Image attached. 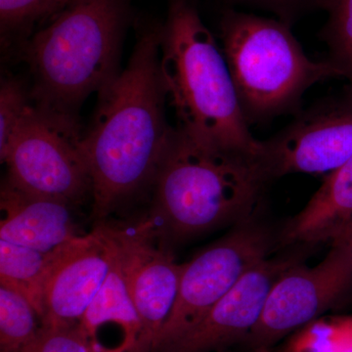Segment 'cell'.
<instances>
[{"label": "cell", "mask_w": 352, "mask_h": 352, "mask_svg": "<svg viewBox=\"0 0 352 352\" xmlns=\"http://www.w3.org/2000/svg\"><path fill=\"white\" fill-rule=\"evenodd\" d=\"M0 240L44 252L75 239L69 204L25 193L6 182L0 196Z\"/></svg>", "instance_id": "cell-14"}, {"label": "cell", "mask_w": 352, "mask_h": 352, "mask_svg": "<svg viewBox=\"0 0 352 352\" xmlns=\"http://www.w3.org/2000/svg\"><path fill=\"white\" fill-rule=\"evenodd\" d=\"M127 231H120L119 249L100 291L78 325L99 352H139L142 326L132 300L126 271Z\"/></svg>", "instance_id": "cell-13"}, {"label": "cell", "mask_w": 352, "mask_h": 352, "mask_svg": "<svg viewBox=\"0 0 352 352\" xmlns=\"http://www.w3.org/2000/svg\"><path fill=\"white\" fill-rule=\"evenodd\" d=\"M335 241L346 245L352 256V219L349 220L344 230L340 232V235L333 242H335Z\"/></svg>", "instance_id": "cell-24"}, {"label": "cell", "mask_w": 352, "mask_h": 352, "mask_svg": "<svg viewBox=\"0 0 352 352\" xmlns=\"http://www.w3.org/2000/svg\"><path fill=\"white\" fill-rule=\"evenodd\" d=\"M18 352H99L80 325L41 326L32 342Z\"/></svg>", "instance_id": "cell-22"}, {"label": "cell", "mask_w": 352, "mask_h": 352, "mask_svg": "<svg viewBox=\"0 0 352 352\" xmlns=\"http://www.w3.org/2000/svg\"><path fill=\"white\" fill-rule=\"evenodd\" d=\"M120 239V229L98 226L57 252L44 288L41 326L80 323L110 272Z\"/></svg>", "instance_id": "cell-10"}, {"label": "cell", "mask_w": 352, "mask_h": 352, "mask_svg": "<svg viewBox=\"0 0 352 352\" xmlns=\"http://www.w3.org/2000/svg\"><path fill=\"white\" fill-rule=\"evenodd\" d=\"M270 248L263 229L245 224L183 264L177 298L154 352L170 346L198 324L248 271L267 258Z\"/></svg>", "instance_id": "cell-7"}, {"label": "cell", "mask_w": 352, "mask_h": 352, "mask_svg": "<svg viewBox=\"0 0 352 352\" xmlns=\"http://www.w3.org/2000/svg\"><path fill=\"white\" fill-rule=\"evenodd\" d=\"M58 251L44 252L0 240V286L24 296L41 320L44 288Z\"/></svg>", "instance_id": "cell-16"}, {"label": "cell", "mask_w": 352, "mask_h": 352, "mask_svg": "<svg viewBox=\"0 0 352 352\" xmlns=\"http://www.w3.org/2000/svg\"><path fill=\"white\" fill-rule=\"evenodd\" d=\"M129 21L126 0H72L25 46L34 76L32 99L73 113L117 75Z\"/></svg>", "instance_id": "cell-4"}, {"label": "cell", "mask_w": 352, "mask_h": 352, "mask_svg": "<svg viewBox=\"0 0 352 352\" xmlns=\"http://www.w3.org/2000/svg\"><path fill=\"white\" fill-rule=\"evenodd\" d=\"M154 180L155 217L179 237L245 219L270 182L258 157L220 149L178 129Z\"/></svg>", "instance_id": "cell-3"}, {"label": "cell", "mask_w": 352, "mask_h": 352, "mask_svg": "<svg viewBox=\"0 0 352 352\" xmlns=\"http://www.w3.org/2000/svg\"><path fill=\"white\" fill-rule=\"evenodd\" d=\"M325 11L328 17L320 36L328 46V60L352 87V0H328Z\"/></svg>", "instance_id": "cell-19"}, {"label": "cell", "mask_w": 352, "mask_h": 352, "mask_svg": "<svg viewBox=\"0 0 352 352\" xmlns=\"http://www.w3.org/2000/svg\"><path fill=\"white\" fill-rule=\"evenodd\" d=\"M220 47L248 124H261L300 111L303 95L316 83L344 78L332 62L307 56L276 19L226 8L219 23Z\"/></svg>", "instance_id": "cell-5"}, {"label": "cell", "mask_w": 352, "mask_h": 352, "mask_svg": "<svg viewBox=\"0 0 352 352\" xmlns=\"http://www.w3.org/2000/svg\"><path fill=\"white\" fill-rule=\"evenodd\" d=\"M294 258H268L241 278L207 315L160 352H208L245 339L261 317L268 294Z\"/></svg>", "instance_id": "cell-11"}, {"label": "cell", "mask_w": 352, "mask_h": 352, "mask_svg": "<svg viewBox=\"0 0 352 352\" xmlns=\"http://www.w3.org/2000/svg\"><path fill=\"white\" fill-rule=\"evenodd\" d=\"M161 31L162 24L145 25L126 69L98 92L83 138L97 217L155 179L170 144L175 129L166 117Z\"/></svg>", "instance_id": "cell-1"}, {"label": "cell", "mask_w": 352, "mask_h": 352, "mask_svg": "<svg viewBox=\"0 0 352 352\" xmlns=\"http://www.w3.org/2000/svg\"><path fill=\"white\" fill-rule=\"evenodd\" d=\"M64 1H65V6H67V4H68L69 2H71L72 0H64Z\"/></svg>", "instance_id": "cell-25"}, {"label": "cell", "mask_w": 352, "mask_h": 352, "mask_svg": "<svg viewBox=\"0 0 352 352\" xmlns=\"http://www.w3.org/2000/svg\"><path fill=\"white\" fill-rule=\"evenodd\" d=\"M32 94L15 78L0 87V153L3 152L34 106Z\"/></svg>", "instance_id": "cell-21"}, {"label": "cell", "mask_w": 352, "mask_h": 352, "mask_svg": "<svg viewBox=\"0 0 352 352\" xmlns=\"http://www.w3.org/2000/svg\"><path fill=\"white\" fill-rule=\"evenodd\" d=\"M36 318L41 317L24 296L0 286L1 352H18L32 342L41 328Z\"/></svg>", "instance_id": "cell-17"}, {"label": "cell", "mask_w": 352, "mask_h": 352, "mask_svg": "<svg viewBox=\"0 0 352 352\" xmlns=\"http://www.w3.org/2000/svg\"><path fill=\"white\" fill-rule=\"evenodd\" d=\"M161 72L176 129L220 149L258 157L221 47L192 0H170L162 24Z\"/></svg>", "instance_id": "cell-2"}, {"label": "cell", "mask_w": 352, "mask_h": 352, "mask_svg": "<svg viewBox=\"0 0 352 352\" xmlns=\"http://www.w3.org/2000/svg\"><path fill=\"white\" fill-rule=\"evenodd\" d=\"M332 243L320 263L314 267L293 264L278 278L258 321L245 338L254 351H270L289 333L321 317L351 288V252L342 243Z\"/></svg>", "instance_id": "cell-8"}, {"label": "cell", "mask_w": 352, "mask_h": 352, "mask_svg": "<svg viewBox=\"0 0 352 352\" xmlns=\"http://www.w3.org/2000/svg\"><path fill=\"white\" fill-rule=\"evenodd\" d=\"M352 157V87L300 110L282 131L261 140L270 180L291 173L327 175Z\"/></svg>", "instance_id": "cell-9"}, {"label": "cell", "mask_w": 352, "mask_h": 352, "mask_svg": "<svg viewBox=\"0 0 352 352\" xmlns=\"http://www.w3.org/2000/svg\"><path fill=\"white\" fill-rule=\"evenodd\" d=\"M64 7V0H0L2 34L27 32L38 21L53 17Z\"/></svg>", "instance_id": "cell-20"}, {"label": "cell", "mask_w": 352, "mask_h": 352, "mask_svg": "<svg viewBox=\"0 0 352 352\" xmlns=\"http://www.w3.org/2000/svg\"><path fill=\"white\" fill-rule=\"evenodd\" d=\"M284 352H352V317H319L294 333Z\"/></svg>", "instance_id": "cell-18"}, {"label": "cell", "mask_w": 352, "mask_h": 352, "mask_svg": "<svg viewBox=\"0 0 352 352\" xmlns=\"http://www.w3.org/2000/svg\"><path fill=\"white\" fill-rule=\"evenodd\" d=\"M83 138L73 113L34 101L0 153L8 168L7 182L25 193L69 205L80 200L92 190Z\"/></svg>", "instance_id": "cell-6"}, {"label": "cell", "mask_w": 352, "mask_h": 352, "mask_svg": "<svg viewBox=\"0 0 352 352\" xmlns=\"http://www.w3.org/2000/svg\"><path fill=\"white\" fill-rule=\"evenodd\" d=\"M150 220L127 230L126 271L141 326L139 352H154L157 337L175 307L183 264L152 244Z\"/></svg>", "instance_id": "cell-12"}, {"label": "cell", "mask_w": 352, "mask_h": 352, "mask_svg": "<svg viewBox=\"0 0 352 352\" xmlns=\"http://www.w3.org/2000/svg\"><path fill=\"white\" fill-rule=\"evenodd\" d=\"M227 8H249L266 11L274 18L293 25L302 16L316 10H325L328 0H222Z\"/></svg>", "instance_id": "cell-23"}, {"label": "cell", "mask_w": 352, "mask_h": 352, "mask_svg": "<svg viewBox=\"0 0 352 352\" xmlns=\"http://www.w3.org/2000/svg\"><path fill=\"white\" fill-rule=\"evenodd\" d=\"M352 219V157L326 175L305 207L289 220L285 239L293 243L333 241Z\"/></svg>", "instance_id": "cell-15"}]
</instances>
